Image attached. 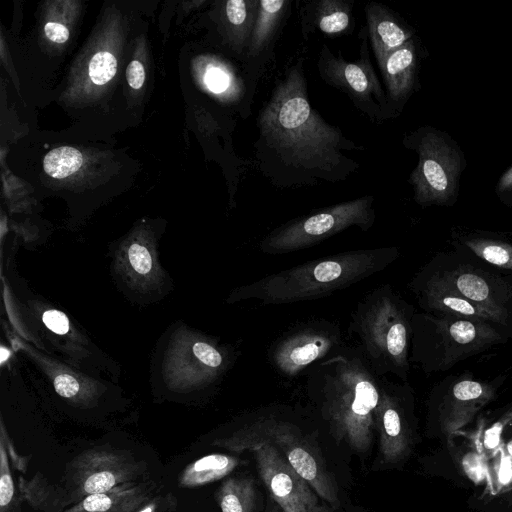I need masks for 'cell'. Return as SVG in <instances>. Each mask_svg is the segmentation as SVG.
Listing matches in <instances>:
<instances>
[{"label":"cell","instance_id":"obj_12","mask_svg":"<svg viewBox=\"0 0 512 512\" xmlns=\"http://www.w3.org/2000/svg\"><path fill=\"white\" fill-rule=\"evenodd\" d=\"M250 451L262 483L282 512H333L272 445H255Z\"/></svg>","mask_w":512,"mask_h":512},{"label":"cell","instance_id":"obj_22","mask_svg":"<svg viewBox=\"0 0 512 512\" xmlns=\"http://www.w3.org/2000/svg\"><path fill=\"white\" fill-rule=\"evenodd\" d=\"M307 10V21L327 35H339L352 24V2L345 0H320Z\"/></svg>","mask_w":512,"mask_h":512},{"label":"cell","instance_id":"obj_11","mask_svg":"<svg viewBox=\"0 0 512 512\" xmlns=\"http://www.w3.org/2000/svg\"><path fill=\"white\" fill-rule=\"evenodd\" d=\"M342 346L339 325L315 320L297 325L278 338L269 350V360L279 374L292 378Z\"/></svg>","mask_w":512,"mask_h":512},{"label":"cell","instance_id":"obj_28","mask_svg":"<svg viewBox=\"0 0 512 512\" xmlns=\"http://www.w3.org/2000/svg\"><path fill=\"white\" fill-rule=\"evenodd\" d=\"M117 70V60L113 54L100 51L93 55L89 62V77L96 85H104L109 82Z\"/></svg>","mask_w":512,"mask_h":512},{"label":"cell","instance_id":"obj_34","mask_svg":"<svg viewBox=\"0 0 512 512\" xmlns=\"http://www.w3.org/2000/svg\"><path fill=\"white\" fill-rule=\"evenodd\" d=\"M126 77L131 88L140 89L145 80V71L141 62L131 61L127 67Z\"/></svg>","mask_w":512,"mask_h":512},{"label":"cell","instance_id":"obj_10","mask_svg":"<svg viewBox=\"0 0 512 512\" xmlns=\"http://www.w3.org/2000/svg\"><path fill=\"white\" fill-rule=\"evenodd\" d=\"M363 34L358 60L346 61L340 52L335 55L323 45L317 67L324 82L345 92L371 121L382 122L396 115L371 64L366 29Z\"/></svg>","mask_w":512,"mask_h":512},{"label":"cell","instance_id":"obj_32","mask_svg":"<svg viewBox=\"0 0 512 512\" xmlns=\"http://www.w3.org/2000/svg\"><path fill=\"white\" fill-rule=\"evenodd\" d=\"M495 193L503 204L512 206V165L498 179Z\"/></svg>","mask_w":512,"mask_h":512},{"label":"cell","instance_id":"obj_31","mask_svg":"<svg viewBox=\"0 0 512 512\" xmlns=\"http://www.w3.org/2000/svg\"><path fill=\"white\" fill-rule=\"evenodd\" d=\"M42 320L51 331L63 335L69 330V321L67 316L58 310H47L42 316Z\"/></svg>","mask_w":512,"mask_h":512},{"label":"cell","instance_id":"obj_23","mask_svg":"<svg viewBox=\"0 0 512 512\" xmlns=\"http://www.w3.org/2000/svg\"><path fill=\"white\" fill-rule=\"evenodd\" d=\"M221 512H256L258 489L251 477L225 479L215 493Z\"/></svg>","mask_w":512,"mask_h":512},{"label":"cell","instance_id":"obj_19","mask_svg":"<svg viewBox=\"0 0 512 512\" xmlns=\"http://www.w3.org/2000/svg\"><path fill=\"white\" fill-rule=\"evenodd\" d=\"M451 243L486 264L512 273V240L504 232L455 227Z\"/></svg>","mask_w":512,"mask_h":512},{"label":"cell","instance_id":"obj_1","mask_svg":"<svg viewBox=\"0 0 512 512\" xmlns=\"http://www.w3.org/2000/svg\"><path fill=\"white\" fill-rule=\"evenodd\" d=\"M257 128L256 163L275 186L337 183L359 168L345 152L364 147L346 138L313 109L302 60L291 66L273 89L259 111Z\"/></svg>","mask_w":512,"mask_h":512},{"label":"cell","instance_id":"obj_24","mask_svg":"<svg viewBox=\"0 0 512 512\" xmlns=\"http://www.w3.org/2000/svg\"><path fill=\"white\" fill-rule=\"evenodd\" d=\"M289 3L287 0L259 1L256 20L247 48L249 58L258 56L268 46Z\"/></svg>","mask_w":512,"mask_h":512},{"label":"cell","instance_id":"obj_8","mask_svg":"<svg viewBox=\"0 0 512 512\" xmlns=\"http://www.w3.org/2000/svg\"><path fill=\"white\" fill-rule=\"evenodd\" d=\"M423 268L459 294L497 316L512 335V273L453 247L438 252Z\"/></svg>","mask_w":512,"mask_h":512},{"label":"cell","instance_id":"obj_37","mask_svg":"<svg viewBox=\"0 0 512 512\" xmlns=\"http://www.w3.org/2000/svg\"><path fill=\"white\" fill-rule=\"evenodd\" d=\"M159 505L158 499H151L150 502L138 512H156Z\"/></svg>","mask_w":512,"mask_h":512},{"label":"cell","instance_id":"obj_3","mask_svg":"<svg viewBox=\"0 0 512 512\" xmlns=\"http://www.w3.org/2000/svg\"><path fill=\"white\" fill-rule=\"evenodd\" d=\"M398 256L395 246L340 252L242 285L229 301L258 300L269 305L319 299L384 270Z\"/></svg>","mask_w":512,"mask_h":512},{"label":"cell","instance_id":"obj_27","mask_svg":"<svg viewBox=\"0 0 512 512\" xmlns=\"http://www.w3.org/2000/svg\"><path fill=\"white\" fill-rule=\"evenodd\" d=\"M14 481L6 446L0 443V512H16Z\"/></svg>","mask_w":512,"mask_h":512},{"label":"cell","instance_id":"obj_29","mask_svg":"<svg viewBox=\"0 0 512 512\" xmlns=\"http://www.w3.org/2000/svg\"><path fill=\"white\" fill-rule=\"evenodd\" d=\"M192 351L199 365L212 375L218 373L225 365V358L220 349L207 341H196L192 346Z\"/></svg>","mask_w":512,"mask_h":512},{"label":"cell","instance_id":"obj_21","mask_svg":"<svg viewBox=\"0 0 512 512\" xmlns=\"http://www.w3.org/2000/svg\"><path fill=\"white\" fill-rule=\"evenodd\" d=\"M237 457L214 453L190 463L181 473L179 484L186 488H196L229 475L238 465Z\"/></svg>","mask_w":512,"mask_h":512},{"label":"cell","instance_id":"obj_4","mask_svg":"<svg viewBox=\"0 0 512 512\" xmlns=\"http://www.w3.org/2000/svg\"><path fill=\"white\" fill-rule=\"evenodd\" d=\"M415 312L390 284L376 287L357 304L349 331L378 376L392 374L408 381Z\"/></svg>","mask_w":512,"mask_h":512},{"label":"cell","instance_id":"obj_40","mask_svg":"<svg viewBox=\"0 0 512 512\" xmlns=\"http://www.w3.org/2000/svg\"><path fill=\"white\" fill-rule=\"evenodd\" d=\"M507 237H509L512 240V231L504 232Z\"/></svg>","mask_w":512,"mask_h":512},{"label":"cell","instance_id":"obj_7","mask_svg":"<svg viewBox=\"0 0 512 512\" xmlns=\"http://www.w3.org/2000/svg\"><path fill=\"white\" fill-rule=\"evenodd\" d=\"M403 145L415 151L418 162L409 176L414 200L422 207L452 206L466 167L465 155L446 132L422 126L405 135Z\"/></svg>","mask_w":512,"mask_h":512},{"label":"cell","instance_id":"obj_25","mask_svg":"<svg viewBox=\"0 0 512 512\" xmlns=\"http://www.w3.org/2000/svg\"><path fill=\"white\" fill-rule=\"evenodd\" d=\"M83 163L79 150L62 146L48 152L43 160L45 172L56 179L66 178L80 169Z\"/></svg>","mask_w":512,"mask_h":512},{"label":"cell","instance_id":"obj_36","mask_svg":"<svg viewBox=\"0 0 512 512\" xmlns=\"http://www.w3.org/2000/svg\"><path fill=\"white\" fill-rule=\"evenodd\" d=\"M1 440L4 442L7 452L10 455V458H11L13 464L15 465V467H17L21 471H24L25 467H26L24 458L20 457V455H18L17 452L14 450L13 445L8 441V436L6 437V440H5V437L2 434Z\"/></svg>","mask_w":512,"mask_h":512},{"label":"cell","instance_id":"obj_6","mask_svg":"<svg viewBox=\"0 0 512 512\" xmlns=\"http://www.w3.org/2000/svg\"><path fill=\"white\" fill-rule=\"evenodd\" d=\"M259 444H270L304 478L318 496L333 509L340 507L337 484L314 443L300 428L274 415L254 418L213 445L241 452Z\"/></svg>","mask_w":512,"mask_h":512},{"label":"cell","instance_id":"obj_13","mask_svg":"<svg viewBox=\"0 0 512 512\" xmlns=\"http://www.w3.org/2000/svg\"><path fill=\"white\" fill-rule=\"evenodd\" d=\"M140 467L123 451L98 448L82 452L70 465L72 502L132 482L140 473Z\"/></svg>","mask_w":512,"mask_h":512},{"label":"cell","instance_id":"obj_39","mask_svg":"<svg viewBox=\"0 0 512 512\" xmlns=\"http://www.w3.org/2000/svg\"><path fill=\"white\" fill-rule=\"evenodd\" d=\"M507 450L510 456H512V441L507 444Z\"/></svg>","mask_w":512,"mask_h":512},{"label":"cell","instance_id":"obj_33","mask_svg":"<svg viewBox=\"0 0 512 512\" xmlns=\"http://www.w3.org/2000/svg\"><path fill=\"white\" fill-rule=\"evenodd\" d=\"M55 389L59 395L71 398L77 395L79 385L73 377L64 374L55 379Z\"/></svg>","mask_w":512,"mask_h":512},{"label":"cell","instance_id":"obj_2","mask_svg":"<svg viewBox=\"0 0 512 512\" xmlns=\"http://www.w3.org/2000/svg\"><path fill=\"white\" fill-rule=\"evenodd\" d=\"M380 390L381 378L358 346L343 345L306 372L307 397L330 433L358 453L373 443Z\"/></svg>","mask_w":512,"mask_h":512},{"label":"cell","instance_id":"obj_14","mask_svg":"<svg viewBox=\"0 0 512 512\" xmlns=\"http://www.w3.org/2000/svg\"><path fill=\"white\" fill-rule=\"evenodd\" d=\"M412 404L413 391L408 382L394 383L381 379L375 429L379 437V452L385 463H396L406 454Z\"/></svg>","mask_w":512,"mask_h":512},{"label":"cell","instance_id":"obj_18","mask_svg":"<svg viewBox=\"0 0 512 512\" xmlns=\"http://www.w3.org/2000/svg\"><path fill=\"white\" fill-rule=\"evenodd\" d=\"M367 34L380 67L385 58L414 38V31L386 6L370 2L365 7Z\"/></svg>","mask_w":512,"mask_h":512},{"label":"cell","instance_id":"obj_20","mask_svg":"<svg viewBox=\"0 0 512 512\" xmlns=\"http://www.w3.org/2000/svg\"><path fill=\"white\" fill-rule=\"evenodd\" d=\"M151 488L132 482L84 497L64 512H138L151 500Z\"/></svg>","mask_w":512,"mask_h":512},{"label":"cell","instance_id":"obj_38","mask_svg":"<svg viewBox=\"0 0 512 512\" xmlns=\"http://www.w3.org/2000/svg\"><path fill=\"white\" fill-rule=\"evenodd\" d=\"M265 512H282L280 507L271 499V502Z\"/></svg>","mask_w":512,"mask_h":512},{"label":"cell","instance_id":"obj_35","mask_svg":"<svg viewBox=\"0 0 512 512\" xmlns=\"http://www.w3.org/2000/svg\"><path fill=\"white\" fill-rule=\"evenodd\" d=\"M44 31L47 38L56 43H64L69 38V30L60 23L48 22Z\"/></svg>","mask_w":512,"mask_h":512},{"label":"cell","instance_id":"obj_26","mask_svg":"<svg viewBox=\"0 0 512 512\" xmlns=\"http://www.w3.org/2000/svg\"><path fill=\"white\" fill-rule=\"evenodd\" d=\"M204 83L214 94H229L233 97L241 92V83L225 65L211 63L204 74Z\"/></svg>","mask_w":512,"mask_h":512},{"label":"cell","instance_id":"obj_16","mask_svg":"<svg viewBox=\"0 0 512 512\" xmlns=\"http://www.w3.org/2000/svg\"><path fill=\"white\" fill-rule=\"evenodd\" d=\"M409 289L423 312L492 323L512 335L494 314L459 294L423 267L414 275Z\"/></svg>","mask_w":512,"mask_h":512},{"label":"cell","instance_id":"obj_17","mask_svg":"<svg viewBox=\"0 0 512 512\" xmlns=\"http://www.w3.org/2000/svg\"><path fill=\"white\" fill-rule=\"evenodd\" d=\"M419 54L415 38L390 53L379 67L388 102L397 115L416 89Z\"/></svg>","mask_w":512,"mask_h":512},{"label":"cell","instance_id":"obj_30","mask_svg":"<svg viewBox=\"0 0 512 512\" xmlns=\"http://www.w3.org/2000/svg\"><path fill=\"white\" fill-rule=\"evenodd\" d=\"M128 258L133 270L138 274L146 275L151 271L152 259L145 246L132 244L128 249Z\"/></svg>","mask_w":512,"mask_h":512},{"label":"cell","instance_id":"obj_15","mask_svg":"<svg viewBox=\"0 0 512 512\" xmlns=\"http://www.w3.org/2000/svg\"><path fill=\"white\" fill-rule=\"evenodd\" d=\"M504 381L505 377L500 376L485 382L475 379L470 373L443 379L431 393V400L437 402L442 425L454 427L464 423L495 397L498 387Z\"/></svg>","mask_w":512,"mask_h":512},{"label":"cell","instance_id":"obj_9","mask_svg":"<svg viewBox=\"0 0 512 512\" xmlns=\"http://www.w3.org/2000/svg\"><path fill=\"white\" fill-rule=\"evenodd\" d=\"M375 218L374 197L366 195L290 220L266 235L259 247L271 255L295 252L352 226L367 231Z\"/></svg>","mask_w":512,"mask_h":512},{"label":"cell","instance_id":"obj_5","mask_svg":"<svg viewBox=\"0 0 512 512\" xmlns=\"http://www.w3.org/2000/svg\"><path fill=\"white\" fill-rule=\"evenodd\" d=\"M510 339L503 329L489 322L415 312L410 363L418 364L426 374L443 372Z\"/></svg>","mask_w":512,"mask_h":512}]
</instances>
